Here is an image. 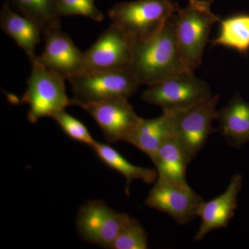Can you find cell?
I'll return each instance as SVG.
<instances>
[{
  "instance_id": "12",
  "label": "cell",
  "mask_w": 249,
  "mask_h": 249,
  "mask_svg": "<svg viewBox=\"0 0 249 249\" xmlns=\"http://www.w3.org/2000/svg\"><path fill=\"white\" fill-rule=\"evenodd\" d=\"M43 34L45 42L44 52L31 61L35 60L67 80L84 73V52L76 47L60 27L49 29Z\"/></svg>"
},
{
  "instance_id": "5",
  "label": "cell",
  "mask_w": 249,
  "mask_h": 249,
  "mask_svg": "<svg viewBox=\"0 0 249 249\" xmlns=\"http://www.w3.org/2000/svg\"><path fill=\"white\" fill-rule=\"evenodd\" d=\"M31 62L30 76L22 102L29 106L28 119L36 124L42 118H52L58 111L65 110L71 106V100L67 96L63 76L35 60Z\"/></svg>"
},
{
  "instance_id": "16",
  "label": "cell",
  "mask_w": 249,
  "mask_h": 249,
  "mask_svg": "<svg viewBox=\"0 0 249 249\" xmlns=\"http://www.w3.org/2000/svg\"><path fill=\"white\" fill-rule=\"evenodd\" d=\"M172 137L171 122L167 111L151 119L141 118L128 142L150 159L167 140Z\"/></svg>"
},
{
  "instance_id": "24",
  "label": "cell",
  "mask_w": 249,
  "mask_h": 249,
  "mask_svg": "<svg viewBox=\"0 0 249 249\" xmlns=\"http://www.w3.org/2000/svg\"><path fill=\"white\" fill-rule=\"evenodd\" d=\"M211 1H212V2H213V1H214V0H211Z\"/></svg>"
},
{
  "instance_id": "18",
  "label": "cell",
  "mask_w": 249,
  "mask_h": 249,
  "mask_svg": "<svg viewBox=\"0 0 249 249\" xmlns=\"http://www.w3.org/2000/svg\"><path fill=\"white\" fill-rule=\"evenodd\" d=\"M91 148L105 164L124 177L127 193H128L129 186L134 180H142L145 183H152L157 178V170L129 163L117 150L107 144L96 142Z\"/></svg>"
},
{
  "instance_id": "21",
  "label": "cell",
  "mask_w": 249,
  "mask_h": 249,
  "mask_svg": "<svg viewBox=\"0 0 249 249\" xmlns=\"http://www.w3.org/2000/svg\"><path fill=\"white\" fill-rule=\"evenodd\" d=\"M110 249H148L146 231L137 219L129 215Z\"/></svg>"
},
{
  "instance_id": "15",
  "label": "cell",
  "mask_w": 249,
  "mask_h": 249,
  "mask_svg": "<svg viewBox=\"0 0 249 249\" xmlns=\"http://www.w3.org/2000/svg\"><path fill=\"white\" fill-rule=\"evenodd\" d=\"M1 29L18 44L32 60L36 56L35 50L40 42L42 31L34 20L16 14L5 4L0 16Z\"/></svg>"
},
{
  "instance_id": "17",
  "label": "cell",
  "mask_w": 249,
  "mask_h": 249,
  "mask_svg": "<svg viewBox=\"0 0 249 249\" xmlns=\"http://www.w3.org/2000/svg\"><path fill=\"white\" fill-rule=\"evenodd\" d=\"M151 160L157 168L158 178L180 183H188L187 165L191 162L182 149L172 137L161 145Z\"/></svg>"
},
{
  "instance_id": "1",
  "label": "cell",
  "mask_w": 249,
  "mask_h": 249,
  "mask_svg": "<svg viewBox=\"0 0 249 249\" xmlns=\"http://www.w3.org/2000/svg\"><path fill=\"white\" fill-rule=\"evenodd\" d=\"M129 70L139 85L147 86L188 70L177 40L176 13L155 36L134 41Z\"/></svg>"
},
{
  "instance_id": "3",
  "label": "cell",
  "mask_w": 249,
  "mask_h": 249,
  "mask_svg": "<svg viewBox=\"0 0 249 249\" xmlns=\"http://www.w3.org/2000/svg\"><path fill=\"white\" fill-rule=\"evenodd\" d=\"M179 8L173 0H136L118 3L108 15L111 24L120 28L134 42L160 32Z\"/></svg>"
},
{
  "instance_id": "9",
  "label": "cell",
  "mask_w": 249,
  "mask_h": 249,
  "mask_svg": "<svg viewBox=\"0 0 249 249\" xmlns=\"http://www.w3.org/2000/svg\"><path fill=\"white\" fill-rule=\"evenodd\" d=\"M134 40L111 24L84 52L85 71L129 70Z\"/></svg>"
},
{
  "instance_id": "22",
  "label": "cell",
  "mask_w": 249,
  "mask_h": 249,
  "mask_svg": "<svg viewBox=\"0 0 249 249\" xmlns=\"http://www.w3.org/2000/svg\"><path fill=\"white\" fill-rule=\"evenodd\" d=\"M55 9L61 16H80L95 22H102L104 16L96 7L93 0H55Z\"/></svg>"
},
{
  "instance_id": "23",
  "label": "cell",
  "mask_w": 249,
  "mask_h": 249,
  "mask_svg": "<svg viewBox=\"0 0 249 249\" xmlns=\"http://www.w3.org/2000/svg\"><path fill=\"white\" fill-rule=\"evenodd\" d=\"M52 119L56 121L65 134L73 140L91 147L96 142L85 124L76 118L69 114L66 111H58L54 114Z\"/></svg>"
},
{
  "instance_id": "19",
  "label": "cell",
  "mask_w": 249,
  "mask_h": 249,
  "mask_svg": "<svg viewBox=\"0 0 249 249\" xmlns=\"http://www.w3.org/2000/svg\"><path fill=\"white\" fill-rule=\"evenodd\" d=\"M219 30L211 42L213 47L220 46L233 49L240 54L249 52V14H237L220 19Z\"/></svg>"
},
{
  "instance_id": "2",
  "label": "cell",
  "mask_w": 249,
  "mask_h": 249,
  "mask_svg": "<svg viewBox=\"0 0 249 249\" xmlns=\"http://www.w3.org/2000/svg\"><path fill=\"white\" fill-rule=\"evenodd\" d=\"M211 0H188L176 13V36L187 70L194 72L202 64L212 28L220 20L211 9Z\"/></svg>"
},
{
  "instance_id": "6",
  "label": "cell",
  "mask_w": 249,
  "mask_h": 249,
  "mask_svg": "<svg viewBox=\"0 0 249 249\" xmlns=\"http://www.w3.org/2000/svg\"><path fill=\"white\" fill-rule=\"evenodd\" d=\"M68 80L73 91L71 106L82 108L110 98H129L140 85L129 70L88 72Z\"/></svg>"
},
{
  "instance_id": "20",
  "label": "cell",
  "mask_w": 249,
  "mask_h": 249,
  "mask_svg": "<svg viewBox=\"0 0 249 249\" xmlns=\"http://www.w3.org/2000/svg\"><path fill=\"white\" fill-rule=\"evenodd\" d=\"M23 16L30 18L40 27L42 34L60 27V16L55 9V0H13Z\"/></svg>"
},
{
  "instance_id": "4",
  "label": "cell",
  "mask_w": 249,
  "mask_h": 249,
  "mask_svg": "<svg viewBox=\"0 0 249 249\" xmlns=\"http://www.w3.org/2000/svg\"><path fill=\"white\" fill-rule=\"evenodd\" d=\"M220 96L213 95L206 101L177 110H163L169 114L172 138L182 149L190 162L202 150L210 136L217 131V106Z\"/></svg>"
},
{
  "instance_id": "11",
  "label": "cell",
  "mask_w": 249,
  "mask_h": 249,
  "mask_svg": "<svg viewBox=\"0 0 249 249\" xmlns=\"http://www.w3.org/2000/svg\"><path fill=\"white\" fill-rule=\"evenodd\" d=\"M83 109L96 121L110 143L128 142L141 119L127 98H110Z\"/></svg>"
},
{
  "instance_id": "8",
  "label": "cell",
  "mask_w": 249,
  "mask_h": 249,
  "mask_svg": "<svg viewBox=\"0 0 249 249\" xmlns=\"http://www.w3.org/2000/svg\"><path fill=\"white\" fill-rule=\"evenodd\" d=\"M203 201L188 183L158 178L144 204L168 214L179 225H186L197 216Z\"/></svg>"
},
{
  "instance_id": "14",
  "label": "cell",
  "mask_w": 249,
  "mask_h": 249,
  "mask_svg": "<svg viewBox=\"0 0 249 249\" xmlns=\"http://www.w3.org/2000/svg\"><path fill=\"white\" fill-rule=\"evenodd\" d=\"M217 132L230 146L240 147L249 142V103L239 95L217 110Z\"/></svg>"
},
{
  "instance_id": "10",
  "label": "cell",
  "mask_w": 249,
  "mask_h": 249,
  "mask_svg": "<svg viewBox=\"0 0 249 249\" xmlns=\"http://www.w3.org/2000/svg\"><path fill=\"white\" fill-rule=\"evenodd\" d=\"M128 216L111 209L104 201H88L77 215V229L87 242L110 249Z\"/></svg>"
},
{
  "instance_id": "13",
  "label": "cell",
  "mask_w": 249,
  "mask_h": 249,
  "mask_svg": "<svg viewBox=\"0 0 249 249\" xmlns=\"http://www.w3.org/2000/svg\"><path fill=\"white\" fill-rule=\"evenodd\" d=\"M242 175L235 174L232 177L227 190L212 200L203 201L198 210L200 217L199 230L195 240L200 241L212 231L226 229L235 214L237 207V198L242 186Z\"/></svg>"
},
{
  "instance_id": "7",
  "label": "cell",
  "mask_w": 249,
  "mask_h": 249,
  "mask_svg": "<svg viewBox=\"0 0 249 249\" xmlns=\"http://www.w3.org/2000/svg\"><path fill=\"white\" fill-rule=\"evenodd\" d=\"M213 96L209 85L194 72L184 71L147 86L142 99L162 110H177L195 106Z\"/></svg>"
}]
</instances>
